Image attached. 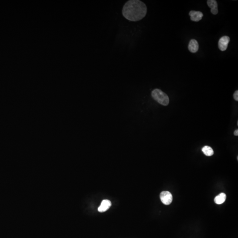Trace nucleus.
<instances>
[{"instance_id":"nucleus-1","label":"nucleus","mask_w":238,"mask_h":238,"mask_svg":"<svg viewBox=\"0 0 238 238\" xmlns=\"http://www.w3.org/2000/svg\"><path fill=\"white\" fill-rule=\"evenodd\" d=\"M147 12L146 5L139 0H129L125 3L122 9L123 16L128 20L133 22L143 19Z\"/></svg>"},{"instance_id":"nucleus-2","label":"nucleus","mask_w":238,"mask_h":238,"mask_svg":"<svg viewBox=\"0 0 238 238\" xmlns=\"http://www.w3.org/2000/svg\"><path fill=\"white\" fill-rule=\"evenodd\" d=\"M152 98L159 104L167 106L169 103V99L167 94L161 90L155 89L151 92Z\"/></svg>"},{"instance_id":"nucleus-3","label":"nucleus","mask_w":238,"mask_h":238,"mask_svg":"<svg viewBox=\"0 0 238 238\" xmlns=\"http://www.w3.org/2000/svg\"><path fill=\"white\" fill-rule=\"evenodd\" d=\"M160 197L161 202L166 205H170L172 201V195L169 191H164L161 192Z\"/></svg>"},{"instance_id":"nucleus-4","label":"nucleus","mask_w":238,"mask_h":238,"mask_svg":"<svg viewBox=\"0 0 238 238\" xmlns=\"http://www.w3.org/2000/svg\"><path fill=\"white\" fill-rule=\"evenodd\" d=\"M230 39L229 37L224 36L220 38L218 41V47L222 51H224L227 50L228 47V45L230 42Z\"/></svg>"},{"instance_id":"nucleus-5","label":"nucleus","mask_w":238,"mask_h":238,"mask_svg":"<svg viewBox=\"0 0 238 238\" xmlns=\"http://www.w3.org/2000/svg\"><path fill=\"white\" fill-rule=\"evenodd\" d=\"M189 15L190 16V19L192 21L195 22H199L202 19L203 17V14L200 11H190Z\"/></svg>"},{"instance_id":"nucleus-6","label":"nucleus","mask_w":238,"mask_h":238,"mask_svg":"<svg viewBox=\"0 0 238 238\" xmlns=\"http://www.w3.org/2000/svg\"><path fill=\"white\" fill-rule=\"evenodd\" d=\"M208 6L211 8V12L213 15L218 13V4L215 0H208L207 1Z\"/></svg>"},{"instance_id":"nucleus-7","label":"nucleus","mask_w":238,"mask_h":238,"mask_svg":"<svg viewBox=\"0 0 238 238\" xmlns=\"http://www.w3.org/2000/svg\"><path fill=\"white\" fill-rule=\"evenodd\" d=\"M199 49V43L195 39H191L188 45V50L192 53H195L198 51Z\"/></svg>"},{"instance_id":"nucleus-8","label":"nucleus","mask_w":238,"mask_h":238,"mask_svg":"<svg viewBox=\"0 0 238 238\" xmlns=\"http://www.w3.org/2000/svg\"><path fill=\"white\" fill-rule=\"evenodd\" d=\"M111 205V202L109 200H104L101 202L100 206L98 208V210L99 212H104L110 208Z\"/></svg>"},{"instance_id":"nucleus-9","label":"nucleus","mask_w":238,"mask_h":238,"mask_svg":"<svg viewBox=\"0 0 238 238\" xmlns=\"http://www.w3.org/2000/svg\"><path fill=\"white\" fill-rule=\"evenodd\" d=\"M226 199V195L224 193L219 194L214 199V202L217 204L221 205L223 203Z\"/></svg>"},{"instance_id":"nucleus-10","label":"nucleus","mask_w":238,"mask_h":238,"mask_svg":"<svg viewBox=\"0 0 238 238\" xmlns=\"http://www.w3.org/2000/svg\"><path fill=\"white\" fill-rule=\"evenodd\" d=\"M202 151L204 153V155L207 156H211L214 154V151L212 148L207 146H204L202 148Z\"/></svg>"},{"instance_id":"nucleus-11","label":"nucleus","mask_w":238,"mask_h":238,"mask_svg":"<svg viewBox=\"0 0 238 238\" xmlns=\"http://www.w3.org/2000/svg\"><path fill=\"white\" fill-rule=\"evenodd\" d=\"M233 98L235 100V101H238V90H236V91L235 92V93H234L233 95Z\"/></svg>"},{"instance_id":"nucleus-12","label":"nucleus","mask_w":238,"mask_h":238,"mask_svg":"<svg viewBox=\"0 0 238 238\" xmlns=\"http://www.w3.org/2000/svg\"><path fill=\"white\" fill-rule=\"evenodd\" d=\"M234 134L235 136H238V130L236 129V130H235V131L234 132Z\"/></svg>"},{"instance_id":"nucleus-13","label":"nucleus","mask_w":238,"mask_h":238,"mask_svg":"<svg viewBox=\"0 0 238 238\" xmlns=\"http://www.w3.org/2000/svg\"><path fill=\"white\" fill-rule=\"evenodd\" d=\"M238 125V121L237 122V125Z\"/></svg>"}]
</instances>
